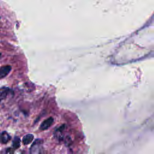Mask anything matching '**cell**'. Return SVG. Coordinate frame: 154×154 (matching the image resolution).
I'll return each mask as SVG.
<instances>
[{
    "instance_id": "1",
    "label": "cell",
    "mask_w": 154,
    "mask_h": 154,
    "mask_svg": "<svg viewBox=\"0 0 154 154\" xmlns=\"http://www.w3.org/2000/svg\"><path fill=\"white\" fill-rule=\"evenodd\" d=\"M43 140L37 138L34 140L30 147L29 154H43Z\"/></svg>"
},
{
    "instance_id": "2",
    "label": "cell",
    "mask_w": 154,
    "mask_h": 154,
    "mask_svg": "<svg viewBox=\"0 0 154 154\" xmlns=\"http://www.w3.org/2000/svg\"><path fill=\"white\" fill-rule=\"evenodd\" d=\"M54 119L52 117H49L43 120L40 126V129L41 131H45L48 129L53 124Z\"/></svg>"
},
{
    "instance_id": "3",
    "label": "cell",
    "mask_w": 154,
    "mask_h": 154,
    "mask_svg": "<svg viewBox=\"0 0 154 154\" xmlns=\"http://www.w3.org/2000/svg\"><path fill=\"white\" fill-rule=\"evenodd\" d=\"M13 93V91L8 87H3L0 88V102L5 100L8 94H11Z\"/></svg>"
},
{
    "instance_id": "4",
    "label": "cell",
    "mask_w": 154,
    "mask_h": 154,
    "mask_svg": "<svg viewBox=\"0 0 154 154\" xmlns=\"http://www.w3.org/2000/svg\"><path fill=\"white\" fill-rule=\"evenodd\" d=\"M11 70V66L10 65H5L0 67V79L7 76Z\"/></svg>"
},
{
    "instance_id": "5",
    "label": "cell",
    "mask_w": 154,
    "mask_h": 154,
    "mask_svg": "<svg viewBox=\"0 0 154 154\" xmlns=\"http://www.w3.org/2000/svg\"><path fill=\"white\" fill-rule=\"evenodd\" d=\"M10 140H11V137L6 131H3L0 134V142L1 143L6 144Z\"/></svg>"
},
{
    "instance_id": "6",
    "label": "cell",
    "mask_w": 154,
    "mask_h": 154,
    "mask_svg": "<svg viewBox=\"0 0 154 154\" xmlns=\"http://www.w3.org/2000/svg\"><path fill=\"white\" fill-rule=\"evenodd\" d=\"M34 139V135L31 134L25 135L22 138V143L24 145H28L30 144Z\"/></svg>"
},
{
    "instance_id": "7",
    "label": "cell",
    "mask_w": 154,
    "mask_h": 154,
    "mask_svg": "<svg viewBox=\"0 0 154 154\" xmlns=\"http://www.w3.org/2000/svg\"><path fill=\"white\" fill-rule=\"evenodd\" d=\"M65 128V125H62L61 126H60L59 128H58L55 131V133H54V135L55 136L58 138V139H60V138H61L62 137V132L63 131L64 129Z\"/></svg>"
},
{
    "instance_id": "8",
    "label": "cell",
    "mask_w": 154,
    "mask_h": 154,
    "mask_svg": "<svg viewBox=\"0 0 154 154\" xmlns=\"http://www.w3.org/2000/svg\"><path fill=\"white\" fill-rule=\"evenodd\" d=\"M20 146V139L18 137H14L13 140V147L14 149H17Z\"/></svg>"
},
{
    "instance_id": "9",
    "label": "cell",
    "mask_w": 154,
    "mask_h": 154,
    "mask_svg": "<svg viewBox=\"0 0 154 154\" xmlns=\"http://www.w3.org/2000/svg\"><path fill=\"white\" fill-rule=\"evenodd\" d=\"M14 149H11V148H8V149H7V150H6L5 154H13V153H14Z\"/></svg>"
},
{
    "instance_id": "10",
    "label": "cell",
    "mask_w": 154,
    "mask_h": 154,
    "mask_svg": "<svg viewBox=\"0 0 154 154\" xmlns=\"http://www.w3.org/2000/svg\"><path fill=\"white\" fill-rule=\"evenodd\" d=\"M69 154H72V153L71 152V153H69Z\"/></svg>"
},
{
    "instance_id": "11",
    "label": "cell",
    "mask_w": 154,
    "mask_h": 154,
    "mask_svg": "<svg viewBox=\"0 0 154 154\" xmlns=\"http://www.w3.org/2000/svg\"><path fill=\"white\" fill-rule=\"evenodd\" d=\"M1 53H0V57H1Z\"/></svg>"
},
{
    "instance_id": "12",
    "label": "cell",
    "mask_w": 154,
    "mask_h": 154,
    "mask_svg": "<svg viewBox=\"0 0 154 154\" xmlns=\"http://www.w3.org/2000/svg\"><path fill=\"white\" fill-rule=\"evenodd\" d=\"M0 19H1V17H0Z\"/></svg>"
}]
</instances>
